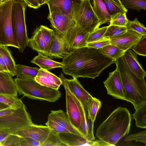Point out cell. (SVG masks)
<instances>
[{"mask_svg": "<svg viewBox=\"0 0 146 146\" xmlns=\"http://www.w3.org/2000/svg\"><path fill=\"white\" fill-rule=\"evenodd\" d=\"M82 0H50L46 3L49 13L58 12L73 19V8Z\"/></svg>", "mask_w": 146, "mask_h": 146, "instance_id": "18", "label": "cell"}, {"mask_svg": "<svg viewBox=\"0 0 146 146\" xmlns=\"http://www.w3.org/2000/svg\"><path fill=\"white\" fill-rule=\"evenodd\" d=\"M124 7L127 9L135 10L139 11L141 9L146 10V0H121Z\"/></svg>", "mask_w": 146, "mask_h": 146, "instance_id": "34", "label": "cell"}, {"mask_svg": "<svg viewBox=\"0 0 146 146\" xmlns=\"http://www.w3.org/2000/svg\"><path fill=\"white\" fill-rule=\"evenodd\" d=\"M62 60V71L66 75L93 79L114 62L98 49L87 46L73 50Z\"/></svg>", "mask_w": 146, "mask_h": 146, "instance_id": "1", "label": "cell"}, {"mask_svg": "<svg viewBox=\"0 0 146 146\" xmlns=\"http://www.w3.org/2000/svg\"><path fill=\"white\" fill-rule=\"evenodd\" d=\"M69 79L64 77L68 88L70 92L80 102L88 114L89 103L93 96L83 87L77 78Z\"/></svg>", "mask_w": 146, "mask_h": 146, "instance_id": "16", "label": "cell"}, {"mask_svg": "<svg viewBox=\"0 0 146 146\" xmlns=\"http://www.w3.org/2000/svg\"><path fill=\"white\" fill-rule=\"evenodd\" d=\"M13 0H4L0 3V45L19 48L12 32L11 17Z\"/></svg>", "mask_w": 146, "mask_h": 146, "instance_id": "7", "label": "cell"}, {"mask_svg": "<svg viewBox=\"0 0 146 146\" xmlns=\"http://www.w3.org/2000/svg\"><path fill=\"white\" fill-rule=\"evenodd\" d=\"M101 106V102L99 100L93 97L89 103L88 115V117L93 123Z\"/></svg>", "mask_w": 146, "mask_h": 146, "instance_id": "35", "label": "cell"}, {"mask_svg": "<svg viewBox=\"0 0 146 146\" xmlns=\"http://www.w3.org/2000/svg\"><path fill=\"white\" fill-rule=\"evenodd\" d=\"M80 111V123L78 129L85 138L89 141H94L95 137L93 133L94 123L88 117V113L82 104Z\"/></svg>", "mask_w": 146, "mask_h": 146, "instance_id": "21", "label": "cell"}, {"mask_svg": "<svg viewBox=\"0 0 146 146\" xmlns=\"http://www.w3.org/2000/svg\"><path fill=\"white\" fill-rule=\"evenodd\" d=\"M119 72L124 89L125 100L136 109L146 102V83L129 68L123 56L114 62Z\"/></svg>", "mask_w": 146, "mask_h": 146, "instance_id": "3", "label": "cell"}, {"mask_svg": "<svg viewBox=\"0 0 146 146\" xmlns=\"http://www.w3.org/2000/svg\"><path fill=\"white\" fill-rule=\"evenodd\" d=\"M37 3L38 4L39 7L41 5L46 3L47 0H36Z\"/></svg>", "mask_w": 146, "mask_h": 146, "instance_id": "51", "label": "cell"}, {"mask_svg": "<svg viewBox=\"0 0 146 146\" xmlns=\"http://www.w3.org/2000/svg\"><path fill=\"white\" fill-rule=\"evenodd\" d=\"M126 13L123 12H118L111 16L110 25L126 26L128 21Z\"/></svg>", "mask_w": 146, "mask_h": 146, "instance_id": "37", "label": "cell"}, {"mask_svg": "<svg viewBox=\"0 0 146 146\" xmlns=\"http://www.w3.org/2000/svg\"><path fill=\"white\" fill-rule=\"evenodd\" d=\"M48 119L56 122L70 133L84 137L78 129L72 125L67 113L63 110H59L51 111L48 114Z\"/></svg>", "mask_w": 146, "mask_h": 146, "instance_id": "19", "label": "cell"}, {"mask_svg": "<svg viewBox=\"0 0 146 146\" xmlns=\"http://www.w3.org/2000/svg\"><path fill=\"white\" fill-rule=\"evenodd\" d=\"M12 131L10 129L8 128L0 129V142L5 139L11 133Z\"/></svg>", "mask_w": 146, "mask_h": 146, "instance_id": "47", "label": "cell"}, {"mask_svg": "<svg viewBox=\"0 0 146 146\" xmlns=\"http://www.w3.org/2000/svg\"><path fill=\"white\" fill-rule=\"evenodd\" d=\"M50 131L47 125L33 123L23 128L13 131L11 133L21 137L30 138L40 142L41 145L47 138Z\"/></svg>", "mask_w": 146, "mask_h": 146, "instance_id": "11", "label": "cell"}, {"mask_svg": "<svg viewBox=\"0 0 146 146\" xmlns=\"http://www.w3.org/2000/svg\"><path fill=\"white\" fill-rule=\"evenodd\" d=\"M0 71L8 72L5 65L0 54Z\"/></svg>", "mask_w": 146, "mask_h": 146, "instance_id": "49", "label": "cell"}, {"mask_svg": "<svg viewBox=\"0 0 146 146\" xmlns=\"http://www.w3.org/2000/svg\"><path fill=\"white\" fill-rule=\"evenodd\" d=\"M108 26L103 27L96 29L89 34L86 40L87 43L96 41L102 39L105 34Z\"/></svg>", "mask_w": 146, "mask_h": 146, "instance_id": "38", "label": "cell"}, {"mask_svg": "<svg viewBox=\"0 0 146 146\" xmlns=\"http://www.w3.org/2000/svg\"><path fill=\"white\" fill-rule=\"evenodd\" d=\"M128 30L133 31L141 34L143 36H146V28L136 18L133 21L128 20L126 26Z\"/></svg>", "mask_w": 146, "mask_h": 146, "instance_id": "36", "label": "cell"}, {"mask_svg": "<svg viewBox=\"0 0 146 146\" xmlns=\"http://www.w3.org/2000/svg\"><path fill=\"white\" fill-rule=\"evenodd\" d=\"M33 123L31 116L24 104L17 109L9 107L0 110V129L8 128L13 132Z\"/></svg>", "mask_w": 146, "mask_h": 146, "instance_id": "6", "label": "cell"}, {"mask_svg": "<svg viewBox=\"0 0 146 146\" xmlns=\"http://www.w3.org/2000/svg\"><path fill=\"white\" fill-rule=\"evenodd\" d=\"M7 46L0 45V54L9 72L12 76H16V64Z\"/></svg>", "mask_w": 146, "mask_h": 146, "instance_id": "27", "label": "cell"}, {"mask_svg": "<svg viewBox=\"0 0 146 146\" xmlns=\"http://www.w3.org/2000/svg\"><path fill=\"white\" fill-rule=\"evenodd\" d=\"M26 3L27 6L35 9L39 8L36 0H23Z\"/></svg>", "mask_w": 146, "mask_h": 146, "instance_id": "48", "label": "cell"}, {"mask_svg": "<svg viewBox=\"0 0 146 146\" xmlns=\"http://www.w3.org/2000/svg\"><path fill=\"white\" fill-rule=\"evenodd\" d=\"M27 5L23 0H13L11 22L13 34L19 46V51L23 52L28 46L29 38L27 34L25 11Z\"/></svg>", "mask_w": 146, "mask_h": 146, "instance_id": "5", "label": "cell"}, {"mask_svg": "<svg viewBox=\"0 0 146 146\" xmlns=\"http://www.w3.org/2000/svg\"><path fill=\"white\" fill-rule=\"evenodd\" d=\"M135 141L144 143L146 145V131H142L138 133L131 134L127 136L125 141Z\"/></svg>", "mask_w": 146, "mask_h": 146, "instance_id": "42", "label": "cell"}, {"mask_svg": "<svg viewBox=\"0 0 146 146\" xmlns=\"http://www.w3.org/2000/svg\"><path fill=\"white\" fill-rule=\"evenodd\" d=\"M98 49L100 52L112 59L114 62L123 56L125 52L111 44Z\"/></svg>", "mask_w": 146, "mask_h": 146, "instance_id": "30", "label": "cell"}, {"mask_svg": "<svg viewBox=\"0 0 146 146\" xmlns=\"http://www.w3.org/2000/svg\"><path fill=\"white\" fill-rule=\"evenodd\" d=\"M70 52L67 48L62 35L52 30L50 42L46 56L52 58H63Z\"/></svg>", "mask_w": 146, "mask_h": 146, "instance_id": "13", "label": "cell"}, {"mask_svg": "<svg viewBox=\"0 0 146 146\" xmlns=\"http://www.w3.org/2000/svg\"><path fill=\"white\" fill-rule=\"evenodd\" d=\"M4 0H0V3L2 2Z\"/></svg>", "mask_w": 146, "mask_h": 146, "instance_id": "53", "label": "cell"}, {"mask_svg": "<svg viewBox=\"0 0 146 146\" xmlns=\"http://www.w3.org/2000/svg\"><path fill=\"white\" fill-rule=\"evenodd\" d=\"M68 146L60 138L59 134L51 130L40 146Z\"/></svg>", "mask_w": 146, "mask_h": 146, "instance_id": "31", "label": "cell"}, {"mask_svg": "<svg viewBox=\"0 0 146 146\" xmlns=\"http://www.w3.org/2000/svg\"><path fill=\"white\" fill-rule=\"evenodd\" d=\"M115 5H117L118 7L121 8L125 10H127V9H126L123 6L122 4L121 0H110Z\"/></svg>", "mask_w": 146, "mask_h": 146, "instance_id": "50", "label": "cell"}, {"mask_svg": "<svg viewBox=\"0 0 146 146\" xmlns=\"http://www.w3.org/2000/svg\"><path fill=\"white\" fill-rule=\"evenodd\" d=\"M110 44V40L101 39L95 42L87 43V46L99 49Z\"/></svg>", "mask_w": 146, "mask_h": 146, "instance_id": "46", "label": "cell"}, {"mask_svg": "<svg viewBox=\"0 0 146 146\" xmlns=\"http://www.w3.org/2000/svg\"><path fill=\"white\" fill-rule=\"evenodd\" d=\"M28 46L38 53L46 56L44 43L40 27L35 31L33 36L29 38Z\"/></svg>", "mask_w": 146, "mask_h": 146, "instance_id": "26", "label": "cell"}, {"mask_svg": "<svg viewBox=\"0 0 146 146\" xmlns=\"http://www.w3.org/2000/svg\"><path fill=\"white\" fill-rule=\"evenodd\" d=\"M17 96L7 94H0V102L8 106L11 108L17 109L24 104Z\"/></svg>", "mask_w": 146, "mask_h": 146, "instance_id": "32", "label": "cell"}, {"mask_svg": "<svg viewBox=\"0 0 146 146\" xmlns=\"http://www.w3.org/2000/svg\"><path fill=\"white\" fill-rule=\"evenodd\" d=\"M35 80L40 84L58 90L62 84L61 80L49 71L40 68Z\"/></svg>", "mask_w": 146, "mask_h": 146, "instance_id": "20", "label": "cell"}, {"mask_svg": "<svg viewBox=\"0 0 146 146\" xmlns=\"http://www.w3.org/2000/svg\"><path fill=\"white\" fill-rule=\"evenodd\" d=\"M103 83L108 94L115 98L125 100L123 88L117 68L114 71L109 73L108 78Z\"/></svg>", "mask_w": 146, "mask_h": 146, "instance_id": "12", "label": "cell"}, {"mask_svg": "<svg viewBox=\"0 0 146 146\" xmlns=\"http://www.w3.org/2000/svg\"><path fill=\"white\" fill-rule=\"evenodd\" d=\"M127 30L126 26L109 25L102 39H109L125 32Z\"/></svg>", "mask_w": 146, "mask_h": 146, "instance_id": "33", "label": "cell"}, {"mask_svg": "<svg viewBox=\"0 0 146 146\" xmlns=\"http://www.w3.org/2000/svg\"><path fill=\"white\" fill-rule=\"evenodd\" d=\"M133 50L137 54L146 56V36H142L138 42L132 48Z\"/></svg>", "mask_w": 146, "mask_h": 146, "instance_id": "39", "label": "cell"}, {"mask_svg": "<svg viewBox=\"0 0 146 146\" xmlns=\"http://www.w3.org/2000/svg\"><path fill=\"white\" fill-rule=\"evenodd\" d=\"M12 76L8 72L0 71V94L17 96V90Z\"/></svg>", "mask_w": 146, "mask_h": 146, "instance_id": "22", "label": "cell"}, {"mask_svg": "<svg viewBox=\"0 0 146 146\" xmlns=\"http://www.w3.org/2000/svg\"><path fill=\"white\" fill-rule=\"evenodd\" d=\"M89 33L76 24L62 35L68 50L70 52L76 49L87 46Z\"/></svg>", "mask_w": 146, "mask_h": 146, "instance_id": "10", "label": "cell"}, {"mask_svg": "<svg viewBox=\"0 0 146 146\" xmlns=\"http://www.w3.org/2000/svg\"><path fill=\"white\" fill-rule=\"evenodd\" d=\"M45 124L50 130L56 133H70L68 130L51 120L48 119Z\"/></svg>", "mask_w": 146, "mask_h": 146, "instance_id": "44", "label": "cell"}, {"mask_svg": "<svg viewBox=\"0 0 146 146\" xmlns=\"http://www.w3.org/2000/svg\"><path fill=\"white\" fill-rule=\"evenodd\" d=\"M131 117L126 108L119 107L114 110L98 127L96 137L100 140L114 146L129 133Z\"/></svg>", "mask_w": 146, "mask_h": 146, "instance_id": "2", "label": "cell"}, {"mask_svg": "<svg viewBox=\"0 0 146 146\" xmlns=\"http://www.w3.org/2000/svg\"><path fill=\"white\" fill-rule=\"evenodd\" d=\"M64 74L59 75L66 91V113L72 125L78 129L80 123V108L82 104L68 89Z\"/></svg>", "mask_w": 146, "mask_h": 146, "instance_id": "9", "label": "cell"}, {"mask_svg": "<svg viewBox=\"0 0 146 146\" xmlns=\"http://www.w3.org/2000/svg\"><path fill=\"white\" fill-rule=\"evenodd\" d=\"M47 19L55 32L61 35L64 34L70 28L76 24L74 19L58 12L49 13Z\"/></svg>", "mask_w": 146, "mask_h": 146, "instance_id": "14", "label": "cell"}, {"mask_svg": "<svg viewBox=\"0 0 146 146\" xmlns=\"http://www.w3.org/2000/svg\"><path fill=\"white\" fill-rule=\"evenodd\" d=\"M9 106L5 104L0 102V110L7 108Z\"/></svg>", "mask_w": 146, "mask_h": 146, "instance_id": "52", "label": "cell"}, {"mask_svg": "<svg viewBox=\"0 0 146 146\" xmlns=\"http://www.w3.org/2000/svg\"><path fill=\"white\" fill-rule=\"evenodd\" d=\"M73 19L76 24L90 33L100 26L90 0H83L76 4L73 8Z\"/></svg>", "mask_w": 146, "mask_h": 146, "instance_id": "8", "label": "cell"}, {"mask_svg": "<svg viewBox=\"0 0 146 146\" xmlns=\"http://www.w3.org/2000/svg\"><path fill=\"white\" fill-rule=\"evenodd\" d=\"M60 138L68 146H110L101 140L90 141L84 137L71 133H59Z\"/></svg>", "mask_w": 146, "mask_h": 146, "instance_id": "17", "label": "cell"}, {"mask_svg": "<svg viewBox=\"0 0 146 146\" xmlns=\"http://www.w3.org/2000/svg\"><path fill=\"white\" fill-rule=\"evenodd\" d=\"M0 144L1 146H20V137L11 133L0 142Z\"/></svg>", "mask_w": 146, "mask_h": 146, "instance_id": "41", "label": "cell"}, {"mask_svg": "<svg viewBox=\"0 0 146 146\" xmlns=\"http://www.w3.org/2000/svg\"><path fill=\"white\" fill-rule=\"evenodd\" d=\"M40 28L41 30L44 43L45 50L47 54L50 42L52 29L46 26L42 25H41Z\"/></svg>", "mask_w": 146, "mask_h": 146, "instance_id": "40", "label": "cell"}, {"mask_svg": "<svg viewBox=\"0 0 146 146\" xmlns=\"http://www.w3.org/2000/svg\"><path fill=\"white\" fill-rule=\"evenodd\" d=\"M20 137V146H40V143L28 137Z\"/></svg>", "mask_w": 146, "mask_h": 146, "instance_id": "45", "label": "cell"}, {"mask_svg": "<svg viewBox=\"0 0 146 146\" xmlns=\"http://www.w3.org/2000/svg\"><path fill=\"white\" fill-rule=\"evenodd\" d=\"M106 5L108 11L111 16L116 13L119 12L127 13V10H125L117 6L110 0H102Z\"/></svg>", "mask_w": 146, "mask_h": 146, "instance_id": "43", "label": "cell"}, {"mask_svg": "<svg viewBox=\"0 0 146 146\" xmlns=\"http://www.w3.org/2000/svg\"><path fill=\"white\" fill-rule=\"evenodd\" d=\"M14 81L19 94L29 98L54 102L61 97L58 90L42 85L35 79L17 77Z\"/></svg>", "mask_w": 146, "mask_h": 146, "instance_id": "4", "label": "cell"}, {"mask_svg": "<svg viewBox=\"0 0 146 146\" xmlns=\"http://www.w3.org/2000/svg\"><path fill=\"white\" fill-rule=\"evenodd\" d=\"M142 36L135 31L127 30L125 33L112 38L110 41L111 44L125 52L130 49Z\"/></svg>", "mask_w": 146, "mask_h": 146, "instance_id": "15", "label": "cell"}, {"mask_svg": "<svg viewBox=\"0 0 146 146\" xmlns=\"http://www.w3.org/2000/svg\"><path fill=\"white\" fill-rule=\"evenodd\" d=\"M0 146H1V145H0Z\"/></svg>", "mask_w": 146, "mask_h": 146, "instance_id": "55", "label": "cell"}, {"mask_svg": "<svg viewBox=\"0 0 146 146\" xmlns=\"http://www.w3.org/2000/svg\"><path fill=\"white\" fill-rule=\"evenodd\" d=\"M93 9L98 19L99 25L110 23L111 17L102 0H92Z\"/></svg>", "mask_w": 146, "mask_h": 146, "instance_id": "25", "label": "cell"}, {"mask_svg": "<svg viewBox=\"0 0 146 146\" xmlns=\"http://www.w3.org/2000/svg\"><path fill=\"white\" fill-rule=\"evenodd\" d=\"M39 69L21 64L16 65V76L17 77L25 79H35Z\"/></svg>", "mask_w": 146, "mask_h": 146, "instance_id": "28", "label": "cell"}, {"mask_svg": "<svg viewBox=\"0 0 146 146\" xmlns=\"http://www.w3.org/2000/svg\"><path fill=\"white\" fill-rule=\"evenodd\" d=\"M49 0H47V1H46V2L47 1H49Z\"/></svg>", "mask_w": 146, "mask_h": 146, "instance_id": "54", "label": "cell"}, {"mask_svg": "<svg viewBox=\"0 0 146 146\" xmlns=\"http://www.w3.org/2000/svg\"><path fill=\"white\" fill-rule=\"evenodd\" d=\"M38 53V55L33 58L31 62L41 68L49 71L55 68H62L64 65L62 62H56L42 54Z\"/></svg>", "mask_w": 146, "mask_h": 146, "instance_id": "24", "label": "cell"}, {"mask_svg": "<svg viewBox=\"0 0 146 146\" xmlns=\"http://www.w3.org/2000/svg\"><path fill=\"white\" fill-rule=\"evenodd\" d=\"M132 115L133 119L135 121L136 126L141 128H146V102L135 109Z\"/></svg>", "mask_w": 146, "mask_h": 146, "instance_id": "29", "label": "cell"}, {"mask_svg": "<svg viewBox=\"0 0 146 146\" xmlns=\"http://www.w3.org/2000/svg\"><path fill=\"white\" fill-rule=\"evenodd\" d=\"M123 56L130 70L138 77L145 78L146 72L139 62L137 54L133 50L129 49L125 52Z\"/></svg>", "mask_w": 146, "mask_h": 146, "instance_id": "23", "label": "cell"}]
</instances>
